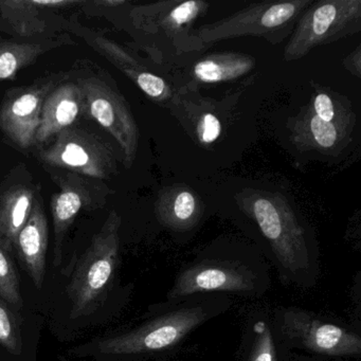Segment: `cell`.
Masks as SVG:
<instances>
[{
  "mask_svg": "<svg viewBox=\"0 0 361 361\" xmlns=\"http://www.w3.org/2000/svg\"><path fill=\"white\" fill-rule=\"evenodd\" d=\"M243 214L259 232V252L283 284L310 289L321 276L318 244L284 195L245 190L236 196Z\"/></svg>",
  "mask_w": 361,
  "mask_h": 361,
  "instance_id": "obj_1",
  "label": "cell"
},
{
  "mask_svg": "<svg viewBox=\"0 0 361 361\" xmlns=\"http://www.w3.org/2000/svg\"><path fill=\"white\" fill-rule=\"evenodd\" d=\"M230 295L196 293L151 306L138 326L99 341L98 352L109 356H142L171 352L193 331L231 307Z\"/></svg>",
  "mask_w": 361,
  "mask_h": 361,
  "instance_id": "obj_2",
  "label": "cell"
},
{
  "mask_svg": "<svg viewBox=\"0 0 361 361\" xmlns=\"http://www.w3.org/2000/svg\"><path fill=\"white\" fill-rule=\"evenodd\" d=\"M270 270L267 259L255 247L214 243L180 268L164 300L196 293L262 298L271 286Z\"/></svg>",
  "mask_w": 361,
  "mask_h": 361,
  "instance_id": "obj_3",
  "label": "cell"
},
{
  "mask_svg": "<svg viewBox=\"0 0 361 361\" xmlns=\"http://www.w3.org/2000/svg\"><path fill=\"white\" fill-rule=\"evenodd\" d=\"M121 225V216L111 211L78 261L66 289L71 318L90 316L106 301L119 266Z\"/></svg>",
  "mask_w": 361,
  "mask_h": 361,
  "instance_id": "obj_4",
  "label": "cell"
},
{
  "mask_svg": "<svg viewBox=\"0 0 361 361\" xmlns=\"http://www.w3.org/2000/svg\"><path fill=\"white\" fill-rule=\"evenodd\" d=\"M279 335L291 353L300 350L323 358H359V331L298 306L271 310Z\"/></svg>",
  "mask_w": 361,
  "mask_h": 361,
  "instance_id": "obj_5",
  "label": "cell"
},
{
  "mask_svg": "<svg viewBox=\"0 0 361 361\" xmlns=\"http://www.w3.org/2000/svg\"><path fill=\"white\" fill-rule=\"evenodd\" d=\"M312 0L262 1L232 16L196 29V37L204 48L225 39L242 37H263L270 44H280L293 33L300 16Z\"/></svg>",
  "mask_w": 361,
  "mask_h": 361,
  "instance_id": "obj_6",
  "label": "cell"
},
{
  "mask_svg": "<svg viewBox=\"0 0 361 361\" xmlns=\"http://www.w3.org/2000/svg\"><path fill=\"white\" fill-rule=\"evenodd\" d=\"M209 7L202 0L158 1L133 8L130 18L135 29L152 37L151 43L160 44L159 59L166 52L178 56L204 49L194 25Z\"/></svg>",
  "mask_w": 361,
  "mask_h": 361,
  "instance_id": "obj_7",
  "label": "cell"
},
{
  "mask_svg": "<svg viewBox=\"0 0 361 361\" xmlns=\"http://www.w3.org/2000/svg\"><path fill=\"white\" fill-rule=\"evenodd\" d=\"M361 30V0L312 1L300 16L284 49L286 62L301 60L320 46Z\"/></svg>",
  "mask_w": 361,
  "mask_h": 361,
  "instance_id": "obj_8",
  "label": "cell"
},
{
  "mask_svg": "<svg viewBox=\"0 0 361 361\" xmlns=\"http://www.w3.org/2000/svg\"><path fill=\"white\" fill-rule=\"evenodd\" d=\"M78 85L83 94L84 111L117 141L124 164L130 169L136 159L140 134L128 103L97 78L79 80Z\"/></svg>",
  "mask_w": 361,
  "mask_h": 361,
  "instance_id": "obj_9",
  "label": "cell"
},
{
  "mask_svg": "<svg viewBox=\"0 0 361 361\" xmlns=\"http://www.w3.org/2000/svg\"><path fill=\"white\" fill-rule=\"evenodd\" d=\"M39 156L48 166L92 178H109L116 171L113 149L96 135L73 126L60 133Z\"/></svg>",
  "mask_w": 361,
  "mask_h": 361,
  "instance_id": "obj_10",
  "label": "cell"
},
{
  "mask_svg": "<svg viewBox=\"0 0 361 361\" xmlns=\"http://www.w3.org/2000/svg\"><path fill=\"white\" fill-rule=\"evenodd\" d=\"M51 83L11 92L0 109V128L20 149L35 145L42 107L51 92Z\"/></svg>",
  "mask_w": 361,
  "mask_h": 361,
  "instance_id": "obj_11",
  "label": "cell"
},
{
  "mask_svg": "<svg viewBox=\"0 0 361 361\" xmlns=\"http://www.w3.org/2000/svg\"><path fill=\"white\" fill-rule=\"evenodd\" d=\"M356 123V116L334 122H326L314 115L310 105L293 118L291 139L302 152H318L324 155H336L350 140V133Z\"/></svg>",
  "mask_w": 361,
  "mask_h": 361,
  "instance_id": "obj_12",
  "label": "cell"
},
{
  "mask_svg": "<svg viewBox=\"0 0 361 361\" xmlns=\"http://www.w3.org/2000/svg\"><path fill=\"white\" fill-rule=\"evenodd\" d=\"M238 361H293V353L279 335L271 310H252L240 336Z\"/></svg>",
  "mask_w": 361,
  "mask_h": 361,
  "instance_id": "obj_13",
  "label": "cell"
},
{
  "mask_svg": "<svg viewBox=\"0 0 361 361\" xmlns=\"http://www.w3.org/2000/svg\"><path fill=\"white\" fill-rule=\"evenodd\" d=\"M204 214V204L198 194L185 185H174L160 192L156 200L155 216L164 229L177 234L195 230Z\"/></svg>",
  "mask_w": 361,
  "mask_h": 361,
  "instance_id": "obj_14",
  "label": "cell"
},
{
  "mask_svg": "<svg viewBox=\"0 0 361 361\" xmlns=\"http://www.w3.org/2000/svg\"><path fill=\"white\" fill-rule=\"evenodd\" d=\"M84 111V99L78 84L65 83L51 90L42 107L35 145H43L71 128Z\"/></svg>",
  "mask_w": 361,
  "mask_h": 361,
  "instance_id": "obj_15",
  "label": "cell"
},
{
  "mask_svg": "<svg viewBox=\"0 0 361 361\" xmlns=\"http://www.w3.org/2000/svg\"><path fill=\"white\" fill-rule=\"evenodd\" d=\"M48 235L49 229L45 210L39 202H35L30 217L16 236L13 250L39 289L43 286L45 279Z\"/></svg>",
  "mask_w": 361,
  "mask_h": 361,
  "instance_id": "obj_16",
  "label": "cell"
},
{
  "mask_svg": "<svg viewBox=\"0 0 361 361\" xmlns=\"http://www.w3.org/2000/svg\"><path fill=\"white\" fill-rule=\"evenodd\" d=\"M92 194L87 183L75 175L67 177L60 192L51 198V213L54 229V264L62 262L63 246L69 228L79 213L92 204Z\"/></svg>",
  "mask_w": 361,
  "mask_h": 361,
  "instance_id": "obj_17",
  "label": "cell"
},
{
  "mask_svg": "<svg viewBox=\"0 0 361 361\" xmlns=\"http://www.w3.org/2000/svg\"><path fill=\"white\" fill-rule=\"evenodd\" d=\"M35 192L16 185L0 196V247L11 253L16 236L30 217L35 207Z\"/></svg>",
  "mask_w": 361,
  "mask_h": 361,
  "instance_id": "obj_18",
  "label": "cell"
},
{
  "mask_svg": "<svg viewBox=\"0 0 361 361\" xmlns=\"http://www.w3.org/2000/svg\"><path fill=\"white\" fill-rule=\"evenodd\" d=\"M255 66V59L236 52H217L200 59L192 68V79L198 84H219L248 75Z\"/></svg>",
  "mask_w": 361,
  "mask_h": 361,
  "instance_id": "obj_19",
  "label": "cell"
},
{
  "mask_svg": "<svg viewBox=\"0 0 361 361\" xmlns=\"http://www.w3.org/2000/svg\"><path fill=\"white\" fill-rule=\"evenodd\" d=\"M39 0H0V16L20 37H32L45 31L46 20Z\"/></svg>",
  "mask_w": 361,
  "mask_h": 361,
  "instance_id": "obj_20",
  "label": "cell"
},
{
  "mask_svg": "<svg viewBox=\"0 0 361 361\" xmlns=\"http://www.w3.org/2000/svg\"><path fill=\"white\" fill-rule=\"evenodd\" d=\"M62 41H48L0 44V82L13 80L18 71L35 63L48 50L62 45Z\"/></svg>",
  "mask_w": 361,
  "mask_h": 361,
  "instance_id": "obj_21",
  "label": "cell"
},
{
  "mask_svg": "<svg viewBox=\"0 0 361 361\" xmlns=\"http://www.w3.org/2000/svg\"><path fill=\"white\" fill-rule=\"evenodd\" d=\"M115 66L128 79L132 80L139 90L153 102L161 105H170V103L175 105V102H178V98L166 80L147 71L132 56H126L116 63Z\"/></svg>",
  "mask_w": 361,
  "mask_h": 361,
  "instance_id": "obj_22",
  "label": "cell"
},
{
  "mask_svg": "<svg viewBox=\"0 0 361 361\" xmlns=\"http://www.w3.org/2000/svg\"><path fill=\"white\" fill-rule=\"evenodd\" d=\"M0 299L8 304L22 307L23 297L18 270L10 253L0 247Z\"/></svg>",
  "mask_w": 361,
  "mask_h": 361,
  "instance_id": "obj_23",
  "label": "cell"
},
{
  "mask_svg": "<svg viewBox=\"0 0 361 361\" xmlns=\"http://www.w3.org/2000/svg\"><path fill=\"white\" fill-rule=\"evenodd\" d=\"M0 344L13 355H20L23 350L22 331L14 312L7 302L0 299Z\"/></svg>",
  "mask_w": 361,
  "mask_h": 361,
  "instance_id": "obj_24",
  "label": "cell"
},
{
  "mask_svg": "<svg viewBox=\"0 0 361 361\" xmlns=\"http://www.w3.org/2000/svg\"><path fill=\"white\" fill-rule=\"evenodd\" d=\"M342 100L343 99L337 100L336 96L334 98L327 92L319 90L308 105L317 117L320 118L323 121L334 122L355 116L354 111L346 106Z\"/></svg>",
  "mask_w": 361,
  "mask_h": 361,
  "instance_id": "obj_25",
  "label": "cell"
},
{
  "mask_svg": "<svg viewBox=\"0 0 361 361\" xmlns=\"http://www.w3.org/2000/svg\"><path fill=\"white\" fill-rule=\"evenodd\" d=\"M221 120L211 111H202L193 120L192 133L194 138L202 147L213 145L221 136Z\"/></svg>",
  "mask_w": 361,
  "mask_h": 361,
  "instance_id": "obj_26",
  "label": "cell"
},
{
  "mask_svg": "<svg viewBox=\"0 0 361 361\" xmlns=\"http://www.w3.org/2000/svg\"><path fill=\"white\" fill-rule=\"evenodd\" d=\"M360 46H358L356 50L353 51L352 54L344 60V66H345V68L348 69L350 73H353V75L358 78H360Z\"/></svg>",
  "mask_w": 361,
  "mask_h": 361,
  "instance_id": "obj_27",
  "label": "cell"
},
{
  "mask_svg": "<svg viewBox=\"0 0 361 361\" xmlns=\"http://www.w3.org/2000/svg\"><path fill=\"white\" fill-rule=\"evenodd\" d=\"M96 4L97 5L105 6V7L116 8L126 5V1H124V0H103V1H96Z\"/></svg>",
  "mask_w": 361,
  "mask_h": 361,
  "instance_id": "obj_28",
  "label": "cell"
}]
</instances>
